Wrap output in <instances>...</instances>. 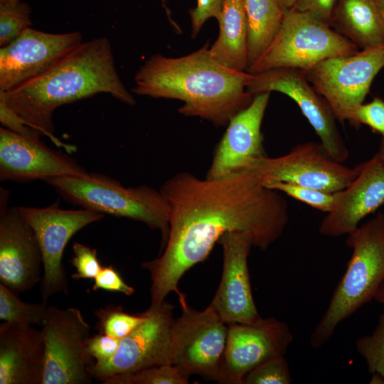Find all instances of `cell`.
<instances>
[{"mask_svg": "<svg viewBox=\"0 0 384 384\" xmlns=\"http://www.w3.org/2000/svg\"><path fill=\"white\" fill-rule=\"evenodd\" d=\"M160 191L170 206L168 238L162 254L142 265L150 274L152 304L174 292L182 309L187 308L178 282L208 257L224 233H245L254 247L265 250L289 220L287 203L279 191L262 185L247 169L205 179L182 171L166 181Z\"/></svg>", "mask_w": 384, "mask_h": 384, "instance_id": "1", "label": "cell"}, {"mask_svg": "<svg viewBox=\"0 0 384 384\" xmlns=\"http://www.w3.org/2000/svg\"><path fill=\"white\" fill-rule=\"evenodd\" d=\"M101 92L109 93L129 105L136 104L119 78L111 43L105 37L82 43L45 73L16 88L0 92V100L27 125L70 153L76 146L55 135L54 111L65 104Z\"/></svg>", "mask_w": 384, "mask_h": 384, "instance_id": "2", "label": "cell"}, {"mask_svg": "<svg viewBox=\"0 0 384 384\" xmlns=\"http://www.w3.org/2000/svg\"><path fill=\"white\" fill-rule=\"evenodd\" d=\"M209 48L206 43L178 58L152 55L136 73L132 92L181 100L180 114L198 117L217 127L228 125L254 97L246 89L251 74L223 66L212 57Z\"/></svg>", "mask_w": 384, "mask_h": 384, "instance_id": "3", "label": "cell"}, {"mask_svg": "<svg viewBox=\"0 0 384 384\" xmlns=\"http://www.w3.org/2000/svg\"><path fill=\"white\" fill-rule=\"evenodd\" d=\"M346 244L352 255L324 316L310 335L314 348L323 346L341 322L373 299L384 280V213L378 212L348 234Z\"/></svg>", "mask_w": 384, "mask_h": 384, "instance_id": "4", "label": "cell"}, {"mask_svg": "<svg viewBox=\"0 0 384 384\" xmlns=\"http://www.w3.org/2000/svg\"><path fill=\"white\" fill-rule=\"evenodd\" d=\"M75 205L139 222L161 233L164 246L169 231L170 206L159 191L148 186L125 187L106 176L90 174L46 181Z\"/></svg>", "mask_w": 384, "mask_h": 384, "instance_id": "5", "label": "cell"}, {"mask_svg": "<svg viewBox=\"0 0 384 384\" xmlns=\"http://www.w3.org/2000/svg\"><path fill=\"white\" fill-rule=\"evenodd\" d=\"M358 48L331 27L294 9L285 13L276 37L247 69L255 74L275 68L306 72L331 58L348 55Z\"/></svg>", "mask_w": 384, "mask_h": 384, "instance_id": "6", "label": "cell"}, {"mask_svg": "<svg viewBox=\"0 0 384 384\" xmlns=\"http://www.w3.org/2000/svg\"><path fill=\"white\" fill-rule=\"evenodd\" d=\"M383 68L384 44L326 59L304 73L309 82L329 103L336 119L342 123H351L373 79Z\"/></svg>", "mask_w": 384, "mask_h": 384, "instance_id": "7", "label": "cell"}, {"mask_svg": "<svg viewBox=\"0 0 384 384\" xmlns=\"http://www.w3.org/2000/svg\"><path fill=\"white\" fill-rule=\"evenodd\" d=\"M42 331L46 346L43 384H89L95 363L87 351L90 326L80 309L48 305Z\"/></svg>", "mask_w": 384, "mask_h": 384, "instance_id": "8", "label": "cell"}, {"mask_svg": "<svg viewBox=\"0 0 384 384\" xmlns=\"http://www.w3.org/2000/svg\"><path fill=\"white\" fill-rule=\"evenodd\" d=\"M246 169L265 186L286 182L330 193L344 189L358 174L356 166L351 168L334 160L320 142H314L296 145L278 157L266 156Z\"/></svg>", "mask_w": 384, "mask_h": 384, "instance_id": "9", "label": "cell"}, {"mask_svg": "<svg viewBox=\"0 0 384 384\" xmlns=\"http://www.w3.org/2000/svg\"><path fill=\"white\" fill-rule=\"evenodd\" d=\"M23 218L33 229L43 257L41 283L42 302L57 293H67L68 279L62 260L70 239L86 225L99 221L104 214L90 209L64 210L55 206L46 208L18 207Z\"/></svg>", "mask_w": 384, "mask_h": 384, "instance_id": "10", "label": "cell"}, {"mask_svg": "<svg viewBox=\"0 0 384 384\" xmlns=\"http://www.w3.org/2000/svg\"><path fill=\"white\" fill-rule=\"evenodd\" d=\"M228 331V324L210 304L201 311L190 306L183 309L173 327V364L189 376L196 374L217 381Z\"/></svg>", "mask_w": 384, "mask_h": 384, "instance_id": "11", "label": "cell"}, {"mask_svg": "<svg viewBox=\"0 0 384 384\" xmlns=\"http://www.w3.org/2000/svg\"><path fill=\"white\" fill-rule=\"evenodd\" d=\"M246 89L253 96L272 91L289 96L313 127L329 156L341 163L348 159L349 151L336 125L333 110L309 82L304 71L275 68L251 74Z\"/></svg>", "mask_w": 384, "mask_h": 384, "instance_id": "12", "label": "cell"}, {"mask_svg": "<svg viewBox=\"0 0 384 384\" xmlns=\"http://www.w3.org/2000/svg\"><path fill=\"white\" fill-rule=\"evenodd\" d=\"M173 309L165 301L151 304L145 321L121 339L112 360L104 366L90 368L92 378L102 383L114 375L173 364Z\"/></svg>", "mask_w": 384, "mask_h": 384, "instance_id": "13", "label": "cell"}, {"mask_svg": "<svg viewBox=\"0 0 384 384\" xmlns=\"http://www.w3.org/2000/svg\"><path fill=\"white\" fill-rule=\"evenodd\" d=\"M220 372L223 384H242L245 376L272 358L284 356L293 340L289 326L275 318H262L255 324H228Z\"/></svg>", "mask_w": 384, "mask_h": 384, "instance_id": "14", "label": "cell"}, {"mask_svg": "<svg viewBox=\"0 0 384 384\" xmlns=\"http://www.w3.org/2000/svg\"><path fill=\"white\" fill-rule=\"evenodd\" d=\"M82 43L78 31L50 33L28 27L0 49V92L41 75Z\"/></svg>", "mask_w": 384, "mask_h": 384, "instance_id": "15", "label": "cell"}, {"mask_svg": "<svg viewBox=\"0 0 384 384\" xmlns=\"http://www.w3.org/2000/svg\"><path fill=\"white\" fill-rule=\"evenodd\" d=\"M218 242L223 250V274L210 304L228 324H255L262 317L253 299L247 267L252 239L245 233L228 231Z\"/></svg>", "mask_w": 384, "mask_h": 384, "instance_id": "16", "label": "cell"}, {"mask_svg": "<svg viewBox=\"0 0 384 384\" xmlns=\"http://www.w3.org/2000/svg\"><path fill=\"white\" fill-rule=\"evenodd\" d=\"M43 257L32 227L18 208H1L0 282L16 294L41 281Z\"/></svg>", "mask_w": 384, "mask_h": 384, "instance_id": "17", "label": "cell"}, {"mask_svg": "<svg viewBox=\"0 0 384 384\" xmlns=\"http://www.w3.org/2000/svg\"><path fill=\"white\" fill-rule=\"evenodd\" d=\"M87 174L75 160L48 148L39 139L25 137L1 127V181H47L62 176H82Z\"/></svg>", "mask_w": 384, "mask_h": 384, "instance_id": "18", "label": "cell"}, {"mask_svg": "<svg viewBox=\"0 0 384 384\" xmlns=\"http://www.w3.org/2000/svg\"><path fill=\"white\" fill-rule=\"evenodd\" d=\"M358 174L344 189L335 193L331 211L322 220L319 231L325 236L348 235L367 215L384 205V158L376 153L356 166Z\"/></svg>", "mask_w": 384, "mask_h": 384, "instance_id": "19", "label": "cell"}, {"mask_svg": "<svg viewBox=\"0 0 384 384\" xmlns=\"http://www.w3.org/2000/svg\"><path fill=\"white\" fill-rule=\"evenodd\" d=\"M270 95V92L254 95L250 104L230 120L206 178H220L246 169L266 156L261 126Z\"/></svg>", "mask_w": 384, "mask_h": 384, "instance_id": "20", "label": "cell"}, {"mask_svg": "<svg viewBox=\"0 0 384 384\" xmlns=\"http://www.w3.org/2000/svg\"><path fill=\"white\" fill-rule=\"evenodd\" d=\"M43 331L31 325L0 324V384H43Z\"/></svg>", "mask_w": 384, "mask_h": 384, "instance_id": "21", "label": "cell"}, {"mask_svg": "<svg viewBox=\"0 0 384 384\" xmlns=\"http://www.w3.org/2000/svg\"><path fill=\"white\" fill-rule=\"evenodd\" d=\"M330 26L362 50L384 44V19L374 0H337Z\"/></svg>", "mask_w": 384, "mask_h": 384, "instance_id": "22", "label": "cell"}, {"mask_svg": "<svg viewBox=\"0 0 384 384\" xmlns=\"http://www.w3.org/2000/svg\"><path fill=\"white\" fill-rule=\"evenodd\" d=\"M217 21L219 34L209 48L210 55L225 68L246 72L248 29L245 0H224Z\"/></svg>", "mask_w": 384, "mask_h": 384, "instance_id": "23", "label": "cell"}, {"mask_svg": "<svg viewBox=\"0 0 384 384\" xmlns=\"http://www.w3.org/2000/svg\"><path fill=\"white\" fill-rule=\"evenodd\" d=\"M245 6L249 66L272 43L282 26L285 14L277 0H245Z\"/></svg>", "mask_w": 384, "mask_h": 384, "instance_id": "24", "label": "cell"}, {"mask_svg": "<svg viewBox=\"0 0 384 384\" xmlns=\"http://www.w3.org/2000/svg\"><path fill=\"white\" fill-rule=\"evenodd\" d=\"M47 303H28L9 288L0 284V319L5 322L42 326Z\"/></svg>", "mask_w": 384, "mask_h": 384, "instance_id": "25", "label": "cell"}, {"mask_svg": "<svg viewBox=\"0 0 384 384\" xmlns=\"http://www.w3.org/2000/svg\"><path fill=\"white\" fill-rule=\"evenodd\" d=\"M189 375L174 364L153 366L112 375L103 384H187Z\"/></svg>", "mask_w": 384, "mask_h": 384, "instance_id": "26", "label": "cell"}, {"mask_svg": "<svg viewBox=\"0 0 384 384\" xmlns=\"http://www.w3.org/2000/svg\"><path fill=\"white\" fill-rule=\"evenodd\" d=\"M95 314L97 318L96 329L99 332L120 340L132 333L147 317L146 311L129 314L122 306L116 305L100 308Z\"/></svg>", "mask_w": 384, "mask_h": 384, "instance_id": "27", "label": "cell"}, {"mask_svg": "<svg viewBox=\"0 0 384 384\" xmlns=\"http://www.w3.org/2000/svg\"><path fill=\"white\" fill-rule=\"evenodd\" d=\"M31 9L20 0L0 4V46L4 47L16 40L32 24Z\"/></svg>", "mask_w": 384, "mask_h": 384, "instance_id": "28", "label": "cell"}, {"mask_svg": "<svg viewBox=\"0 0 384 384\" xmlns=\"http://www.w3.org/2000/svg\"><path fill=\"white\" fill-rule=\"evenodd\" d=\"M356 347L365 358L369 372L384 376V312L372 334L358 338Z\"/></svg>", "mask_w": 384, "mask_h": 384, "instance_id": "29", "label": "cell"}, {"mask_svg": "<svg viewBox=\"0 0 384 384\" xmlns=\"http://www.w3.org/2000/svg\"><path fill=\"white\" fill-rule=\"evenodd\" d=\"M267 187L284 193L316 210L329 213L333 208L335 193L286 182H275Z\"/></svg>", "mask_w": 384, "mask_h": 384, "instance_id": "30", "label": "cell"}, {"mask_svg": "<svg viewBox=\"0 0 384 384\" xmlns=\"http://www.w3.org/2000/svg\"><path fill=\"white\" fill-rule=\"evenodd\" d=\"M292 381L289 367L284 356L262 363L244 378L242 384H289Z\"/></svg>", "mask_w": 384, "mask_h": 384, "instance_id": "31", "label": "cell"}, {"mask_svg": "<svg viewBox=\"0 0 384 384\" xmlns=\"http://www.w3.org/2000/svg\"><path fill=\"white\" fill-rule=\"evenodd\" d=\"M73 250L74 256L70 262L76 272L72 274V278L75 280L94 279L102 267L97 258L96 249L75 242L73 243Z\"/></svg>", "mask_w": 384, "mask_h": 384, "instance_id": "32", "label": "cell"}, {"mask_svg": "<svg viewBox=\"0 0 384 384\" xmlns=\"http://www.w3.org/2000/svg\"><path fill=\"white\" fill-rule=\"evenodd\" d=\"M350 124L356 128L367 125L384 138V101L374 97L370 102L362 103L354 112Z\"/></svg>", "mask_w": 384, "mask_h": 384, "instance_id": "33", "label": "cell"}, {"mask_svg": "<svg viewBox=\"0 0 384 384\" xmlns=\"http://www.w3.org/2000/svg\"><path fill=\"white\" fill-rule=\"evenodd\" d=\"M120 339L98 333L90 336L87 341V351L95 360V367H102L108 363L115 355Z\"/></svg>", "mask_w": 384, "mask_h": 384, "instance_id": "34", "label": "cell"}, {"mask_svg": "<svg viewBox=\"0 0 384 384\" xmlns=\"http://www.w3.org/2000/svg\"><path fill=\"white\" fill-rule=\"evenodd\" d=\"M224 0H197L196 6L189 11L191 22V37L198 36L207 20L218 19Z\"/></svg>", "mask_w": 384, "mask_h": 384, "instance_id": "35", "label": "cell"}, {"mask_svg": "<svg viewBox=\"0 0 384 384\" xmlns=\"http://www.w3.org/2000/svg\"><path fill=\"white\" fill-rule=\"evenodd\" d=\"M98 289L120 292L127 296H130L134 292V289L124 281L112 265L102 267L94 279L92 290Z\"/></svg>", "mask_w": 384, "mask_h": 384, "instance_id": "36", "label": "cell"}, {"mask_svg": "<svg viewBox=\"0 0 384 384\" xmlns=\"http://www.w3.org/2000/svg\"><path fill=\"white\" fill-rule=\"evenodd\" d=\"M0 122L4 128L18 135L39 139V132L26 124L24 120L3 100H0Z\"/></svg>", "mask_w": 384, "mask_h": 384, "instance_id": "37", "label": "cell"}, {"mask_svg": "<svg viewBox=\"0 0 384 384\" xmlns=\"http://www.w3.org/2000/svg\"><path fill=\"white\" fill-rule=\"evenodd\" d=\"M337 0H297L292 9L330 26Z\"/></svg>", "mask_w": 384, "mask_h": 384, "instance_id": "38", "label": "cell"}, {"mask_svg": "<svg viewBox=\"0 0 384 384\" xmlns=\"http://www.w3.org/2000/svg\"><path fill=\"white\" fill-rule=\"evenodd\" d=\"M296 1L297 0H277L281 9L284 14L293 9Z\"/></svg>", "mask_w": 384, "mask_h": 384, "instance_id": "39", "label": "cell"}, {"mask_svg": "<svg viewBox=\"0 0 384 384\" xmlns=\"http://www.w3.org/2000/svg\"><path fill=\"white\" fill-rule=\"evenodd\" d=\"M373 299L377 302L384 304V280L378 289Z\"/></svg>", "mask_w": 384, "mask_h": 384, "instance_id": "40", "label": "cell"}, {"mask_svg": "<svg viewBox=\"0 0 384 384\" xmlns=\"http://www.w3.org/2000/svg\"><path fill=\"white\" fill-rule=\"evenodd\" d=\"M370 383L384 384V376H383L382 375L379 373H372V377L370 380Z\"/></svg>", "mask_w": 384, "mask_h": 384, "instance_id": "41", "label": "cell"}, {"mask_svg": "<svg viewBox=\"0 0 384 384\" xmlns=\"http://www.w3.org/2000/svg\"><path fill=\"white\" fill-rule=\"evenodd\" d=\"M161 1L162 3V5H163L164 9L166 10V14H167V16L169 17V19L171 23L174 26L175 28H178V26L171 19L170 10L166 6V0H161Z\"/></svg>", "mask_w": 384, "mask_h": 384, "instance_id": "42", "label": "cell"}, {"mask_svg": "<svg viewBox=\"0 0 384 384\" xmlns=\"http://www.w3.org/2000/svg\"><path fill=\"white\" fill-rule=\"evenodd\" d=\"M374 1L375 2L380 13L384 19V0H374Z\"/></svg>", "mask_w": 384, "mask_h": 384, "instance_id": "43", "label": "cell"}, {"mask_svg": "<svg viewBox=\"0 0 384 384\" xmlns=\"http://www.w3.org/2000/svg\"><path fill=\"white\" fill-rule=\"evenodd\" d=\"M383 158H384V138L381 137L379 150L378 152Z\"/></svg>", "mask_w": 384, "mask_h": 384, "instance_id": "44", "label": "cell"}, {"mask_svg": "<svg viewBox=\"0 0 384 384\" xmlns=\"http://www.w3.org/2000/svg\"><path fill=\"white\" fill-rule=\"evenodd\" d=\"M19 0H0V4H4L8 3H11L14 1H18Z\"/></svg>", "mask_w": 384, "mask_h": 384, "instance_id": "45", "label": "cell"}]
</instances>
